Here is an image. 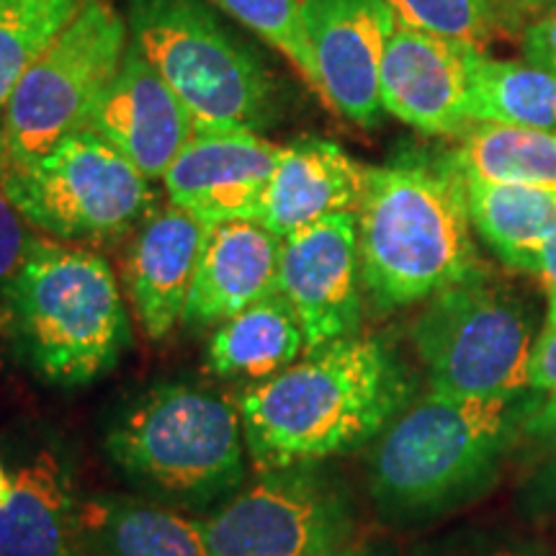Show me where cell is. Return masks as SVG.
Segmentation results:
<instances>
[{"label":"cell","instance_id":"cell-13","mask_svg":"<svg viewBox=\"0 0 556 556\" xmlns=\"http://www.w3.org/2000/svg\"><path fill=\"white\" fill-rule=\"evenodd\" d=\"M319 70V96L358 127L381 116L379 75L394 13L387 0H302Z\"/></svg>","mask_w":556,"mask_h":556},{"label":"cell","instance_id":"cell-21","mask_svg":"<svg viewBox=\"0 0 556 556\" xmlns=\"http://www.w3.org/2000/svg\"><path fill=\"white\" fill-rule=\"evenodd\" d=\"M471 225L507 268L536 276L556 232V186L490 184L464 178Z\"/></svg>","mask_w":556,"mask_h":556},{"label":"cell","instance_id":"cell-8","mask_svg":"<svg viewBox=\"0 0 556 556\" xmlns=\"http://www.w3.org/2000/svg\"><path fill=\"white\" fill-rule=\"evenodd\" d=\"M5 191L39 235L103 245L135 232L152 212L150 178L90 129H75L41 155L3 165Z\"/></svg>","mask_w":556,"mask_h":556},{"label":"cell","instance_id":"cell-2","mask_svg":"<svg viewBox=\"0 0 556 556\" xmlns=\"http://www.w3.org/2000/svg\"><path fill=\"white\" fill-rule=\"evenodd\" d=\"M539 402L533 389L492 400L430 389L409 402L368 458V492L379 518L394 526L426 523L490 490L528 435Z\"/></svg>","mask_w":556,"mask_h":556},{"label":"cell","instance_id":"cell-17","mask_svg":"<svg viewBox=\"0 0 556 556\" xmlns=\"http://www.w3.org/2000/svg\"><path fill=\"white\" fill-rule=\"evenodd\" d=\"M281 238L261 222L235 219L208 225L197 274L184 309V325L206 330L274 294Z\"/></svg>","mask_w":556,"mask_h":556},{"label":"cell","instance_id":"cell-5","mask_svg":"<svg viewBox=\"0 0 556 556\" xmlns=\"http://www.w3.org/2000/svg\"><path fill=\"white\" fill-rule=\"evenodd\" d=\"M103 448L139 495L176 510L212 513L248 482L238 402L189 381H157L127 402Z\"/></svg>","mask_w":556,"mask_h":556},{"label":"cell","instance_id":"cell-26","mask_svg":"<svg viewBox=\"0 0 556 556\" xmlns=\"http://www.w3.org/2000/svg\"><path fill=\"white\" fill-rule=\"evenodd\" d=\"M394 18L438 37L484 50L516 31L518 11L507 0H387Z\"/></svg>","mask_w":556,"mask_h":556},{"label":"cell","instance_id":"cell-28","mask_svg":"<svg viewBox=\"0 0 556 556\" xmlns=\"http://www.w3.org/2000/svg\"><path fill=\"white\" fill-rule=\"evenodd\" d=\"M528 389L539 392V407L528 422V435L556 438V328L541 332L528 364Z\"/></svg>","mask_w":556,"mask_h":556},{"label":"cell","instance_id":"cell-31","mask_svg":"<svg viewBox=\"0 0 556 556\" xmlns=\"http://www.w3.org/2000/svg\"><path fill=\"white\" fill-rule=\"evenodd\" d=\"M523 495L528 510L536 513V516L556 510V456L544 469H539V475L531 479Z\"/></svg>","mask_w":556,"mask_h":556},{"label":"cell","instance_id":"cell-30","mask_svg":"<svg viewBox=\"0 0 556 556\" xmlns=\"http://www.w3.org/2000/svg\"><path fill=\"white\" fill-rule=\"evenodd\" d=\"M520 50L528 65L556 73V11L526 26L520 37Z\"/></svg>","mask_w":556,"mask_h":556},{"label":"cell","instance_id":"cell-32","mask_svg":"<svg viewBox=\"0 0 556 556\" xmlns=\"http://www.w3.org/2000/svg\"><path fill=\"white\" fill-rule=\"evenodd\" d=\"M536 278L548 296H556V232L548 238L544 245V253H541V263L536 270Z\"/></svg>","mask_w":556,"mask_h":556},{"label":"cell","instance_id":"cell-34","mask_svg":"<svg viewBox=\"0 0 556 556\" xmlns=\"http://www.w3.org/2000/svg\"><path fill=\"white\" fill-rule=\"evenodd\" d=\"M11 495H13V477L3 469V464H0V507L11 503Z\"/></svg>","mask_w":556,"mask_h":556},{"label":"cell","instance_id":"cell-16","mask_svg":"<svg viewBox=\"0 0 556 556\" xmlns=\"http://www.w3.org/2000/svg\"><path fill=\"white\" fill-rule=\"evenodd\" d=\"M204 238V222L173 204L152 208L131 232L122 283L150 340L168 338L184 323Z\"/></svg>","mask_w":556,"mask_h":556},{"label":"cell","instance_id":"cell-38","mask_svg":"<svg viewBox=\"0 0 556 556\" xmlns=\"http://www.w3.org/2000/svg\"><path fill=\"white\" fill-rule=\"evenodd\" d=\"M5 155V150H3V131H0V157Z\"/></svg>","mask_w":556,"mask_h":556},{"label":"cell","instance_id":"cell-4","mask_svg":"<svg viewBox=\"0 0 556 556\" xmlns=\"http://www.w3.org/2000/svg\"><path fill=\"white\" fill-rule=\"evenodd\" d=\"M3 328L34 377L86 387L131 345V323L109 261L96 250L37 235L5 291Z\"/></svg>","mask_w":556,"mask_h":556},{"label":"cell","instance_id":"cell-3","mask_svg":"<svg viewBox=\"0 0 556 556\" xmlns=\"http://www.w3.org/2000/svg\"><path fill=\"white\" fill-rule=\"evenodd\" d=\"M356 219L361 283L384 315L484 274L467 186L448 155L368 168Z\"/></svg>","mask_w":556,"mask_h":556},{"label":"cell","instance_id":"cell-35","mask_svg":"<svg viewBox=\"0 0 556 556\" xmlns=\"http://www.w3.org/2000/svg\"><path fill=\"white\" fill-rule=\"evenodd\" d=\"M328 556H384V554L377 552V548H371V546H345V548H340V552L328 554Z\"/></svg>","mask_w":556,"mask_h":556},{"label":"cell","instance_id":"cell-33","mask_svg":"<svg viewBox=\"0 0 556 556\" xmlns=\"http://www.w3.org/2000/svg\"><path fill=\"white\" fill-rule=\"evenodd\" d=\"M518 13L531 11V13H541V11H556V0H507Z\"/></svg>","mask_w":556,"mask_h":556},{"label":"cell","instance_id":"cell-39","mask_svg":"<svg viewBox=\"0 0 556 556\" xmlns=\"http://www.w3.org/2000/svg\"><path fill=\"white\" fill-rule=\"evenodd\" d=\"M0 330H3V315H0Z\"/></svg>","mask_w":556,"mask_h":556},{"label":"cell","instance_id":"cell-23","mask_svg":"<svg viewBox=\"0 0 556 556\" xmlns=\"http://www.w3.org/2000/svg\"><path fill=\"white\" fill-rule=\"evenodd\" d=\"M448 157L464 178L556 186V131L471 124Z\"/></svg>","mask_w":556,"mask_h":556},{"label":"cell","instance_id":"cell-14","mask_svg":"<svg viewBox=\"0 0 556 556\" xmlns=\"http://www.w3.org/2000/svg\"><path fill=\"white\" fill-rule=\"evenodd\" d=\"M281 148L245 129H197L165 170L173 206L204 225L253 219L266 197Z\"/></svg>","mask_w":556,"mask_h":556},{"label":"cell","instance_id":"cell-9","mask_svg":"<svg viewBox=\"0 0 556 556\" xmlns=\"http://www.w3.org/2000/svg\"><path fill=\"white\" fill-rule=\"evenodd\" d=\"M129 41V21L109 0H90L13 88L0 116L5 160L24 163L86 127Z\"/></svg>","mask_w":556,"mask_h":556},{"label":"cell","instance_id":"cell-6","mask_svg":"<svg viewBox=\"0 0 556 556\" xmlns=\"http://www.w3.org/2000/svg\"><path fill=\"white\" fill-rule=\"evenodd\" d=\"M129 31L197 129L261 135L281 114L274 75L201 0H129Z\"/></svg>","mask_w":556,"mask_h":556},{"label":"cell","instance_id":"cell-24","mask_svg":"<svg viewBox=\"0 0 556 556\" xmlns=\"http://www.w3.org/2000/svg\"><path fill=\"white\" fill-rule=\"evenodd\" d=\"M471 122L556 131V73L479 52L471 80Z\"/></svg>","mask_w":556,"mask_h":556},{"label":"cell","instance_id":"cell-12","mask_svg":"<svg viewBox=\"0 0 556 556\" xmlns=\"http://www.w3.org/2000/svg\"><path fill=\"white\" fill-rule=\"evenodd\" d=\"M477 47L394 21L381 60V109L428 137H458L471 124Z\"/></svg>","mask_w":556,"mask_h":556},{"label":"cell","instance_id":"cell-37","mask_svg":"<svg viewBox=\"0 0 556 556\" xmlns=\"http://www.w3.org/2000/svg\"><path fill=\"white\" fill-rule=\"evenodd\" d=\"M546 328H556V296H548V319Z\"/></svg>","mask_w":556,"mask_h":556},{"label":"cell","instance_id":"cell-20","mask_svg":"<svg viewBox=\"0 0 556 556\" xmlns=\"http://www.w3.org/2000/svg\"><path fill=\"white\" fill-rule=\"evenodd\" d=\"M80 523L90 556H212L199 518L142 495L83 497Z\"/></svg>","mask_w":556,"mask_h":556},{"label":"cell","instance_id":"cell-11","mask_svg":"<svg viewBox=\"0 0 556 556\" xmlns=\"http://www.w3.org/2000/svg\"><path fill=\"white\" fill-rule=\"evenodd\" d=\"M361 255L356 212H338L281 240L276 291L302 325L307 351L358 336Z\"/></svg>","mask_w":556,"mask_h":556},{"label":"cell","instance_id":"cell-22","mask_svg":"<svg viewBox=\"0 0 556 556\" xmlns=\"http://www.w3.org/2000/svg\"><path fill=\"white\" fill-rule=\"evenodd\" d=\"M307 351L302 325L278 291L217 325L206 345V368L219 379L258 384Z\"/></svg>","mask_w":556,"mask_h":556},{"label":"cell","instance_id":"cell-25","mask_svg":"<svg viewBox=\"0 0 556 556\" xmlns=\"http://www.w3.org/2000/svg\"><path fill=\"white\" fill-rule=\"evenodd\" d=\"M90 0H0V116L21 75Z\"/></svg>","mask_w":556,"mask_h":556},{"label":"cell","instance_id":"cell-18","mask_svg":"<svg viewBox=\"0 0 556 556\" xmlns=\"http://www.w3.org/2000/svg\"><path fill=\"white\" fill-rule=\"evenodd\" d=\"M366 173V165L330 139L299 137L278 152L258 222L283 240L330 214L356 212Z\"/></svg>","mask_w":556,"mask_h":556},{"label":"cell","instance_id":"cell-7","mask_svg":"<svg viewBox=\"0 0 556 556\" xmlns=\"http://www.w3.org/2000/svg\"><path fill=\"white\" fill-rule=\"evenodd\" d=\"M433 392L516 397L528 389L536 304L510 283L479 274L430 296L409 328Z\"/></svg>","mask_w":556,"mask_h":556},{"label":"cell","instance_id":"cell-1","mask_svg":"<svg viewBox=\"0 0 556 556\" xmlns=\"http://www.w3.org/2000/svg\"><path fill=\"white\" fill-rule=\"evenodd\" d=\"M413 400V377L381 338L351 336L235 397L255 469L323 464L384 433Z\"/></svg>","mask_w":556,"mask_h":556},{"label":"cell","instance_id":"cell-29","mask_svg":"<svg viewBox=\"0 0 556 556\" xmlns=\"http://www.w3.org/2000/svg\"><path fill=\"white\" fill-rule=\"evenodd\" d=\"M3 165L5 155L0 157V304H3L5 291H9L13 278L18 276L31 250V242L37 238V229H31L29 222L21 217L16 204L5 191Z\"/></svg>","mask_w":556,"mask_h":556},{"label":"cell","instance_id":"cell-19","mask_svg":"<svg viewBox=\"0 0 556 556\" xmlns=\"http://www.w3.org/2000/svg\"><path fill=\"white\" fill-rule=\"evenodd\" d=\"M0 556H90L73 469L41 448L13 475L11 503L0 507Z\"/></svg>","mask_w":556,"mask_h":556},{"label":"cell","instance_id":"cell-10","mask_svg":"<svg viewBox=\"0 0 556 556\" xmlns=\"http://www.w3.org/2000/svg\"><path fill=\"white\" fill-rule=\"evenodd\" d=\"M201 526L212 556H328L351 546L356 510L323 464H299L261 471Z\"/></svg>","mask_w":556,"mask_h":556},{"label":"cell","instance_id":"cell-36","mask_svg":"<svg viewBox=\"0 0 556 556\" xmlns=\"http://www.w3.org/2000/svg\"><path fill=\"white\" fill-rule=\"evenodd\" d=\"M486 556H536L533 552H520V548H500V552H492Z\"/></svg>","mask_w":556,"mask_h":556},{"label":"cell","instance_id":"cell-27","mask_svg":"<svg viewBox=\"0 0 556 556\" xmlns=\"http://www.w3.org/2000/svg\"><path fill=\"white\" fill-rule=\"evenodd\" d=\"M212 3L238 18L278 54H283L307 80V86L319 93V70L304 24L302 0H212Z\"/></svg>","mask_w":556,"mask_h":556},{"label":"cell","instance_id":"cell-15","mask_svg":"<svg viewBox=\"0 0 556 556\" xmlns=\"http://www.w3.org/2000/svg\"><path fill=\"white\" fill-rule=\"evenodd\" d=\"M83 129L106 139L150 180H163L165 170L197 131L189 111L160 78L135 39L129 41L119 73L103 90Z\"/></svg>","mask_w":556,"mask_h":556}]
</instances>
